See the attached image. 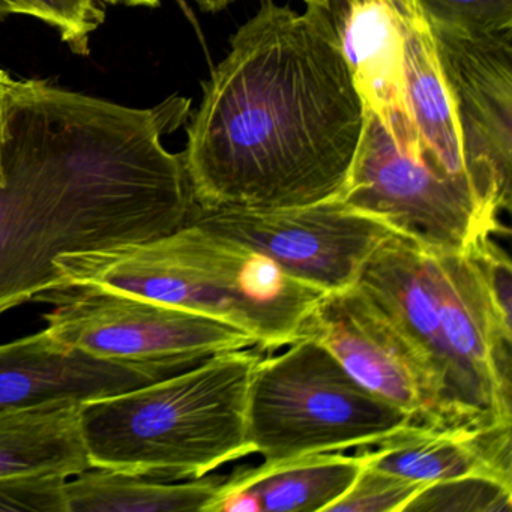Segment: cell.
<instances>
[{
    "label": "cell",
    "mask_w": 512,
    "mask_h": 512,
    "mask_svg": "<svg viewBox=\"0 0 512 512\" xmlns=\"http://www.w3.org/2000/svg\"><path fill=\"white\" fill-rule=\"evenodd\" d=\"M199 5L200 10L203 13H220V11L226 10L229 5H232L235 0H194Z\"/></svg>",
    "instance_id": "d4e9b609"
},
{
    "label": "cell",
    "mask_w": 512,
    "mask_h": 512,
    "mask_svg": "<svg viewBox=\"0 0 512 512\" xmlns=\"http://www.w3.org/2000/svg\"><path fill=\"white\" fill-rule=\"evenodd\" d=\"M67 481L58 473L0 476V512H67Z\"/></svg>",
    "instance_id": "cb8c5ba5"
},
{
    "label": "cell",
    "mask_w": 512,
    "mask_h": 512,
    "mask_svg": "<svg viewBox=\"0 0 512 512\" xmlns=\"http://www.w3.org/2000/svg\"><path fill=\"white\" fill-rule=\"evenodd\" d=\"M359 287L415 347L439 385L452 428H481L443 335L421 245L392 233L371 254Z\"/></svg>",
    "instance_id": "4fadbf2b"
},
{
    "label": "cell",
    "mask_w": 512,
    "mask_h": 512,
    "mask_svg": "<svg viewBox=\"0 0 512 512\" xmlns=\"http://www.w3.org/2000/svg\"><path fill=\"white\" fill-rule=\"evenodd\" d=\"M299 338L325 347L356 382L410 413L416 424L452 428L430 368L358 284L323 295Z\"/></svg>",
    "instance_id": "30bf717a"
},
{
    "label": "cell",
    "mask_w": 512,
    "mask_h": 512,
    "mask_svg": "<svg viewBox=\"0 0 512 512\" xmlns=\"http://www.w3.org/2000/svg\"><path fill=\"white\" fill-rule=\"evenodd\" d=\"M403 512H512V484L464 475L424 485Z\"/></svg>",
    "instance_id": "ffe728a7"
},
{
    "label": "cell",
    "mask_w": 512,
    "mask_h": 512,
    "mask_svg": "<svg viewBox=\"0 0 512 512\" xmlns=\"http://www.w3.org/2000/svg\"><path fill=\"white\" fill-rule=\"evenodd\" d=\"M431 31L478 37L512 29V0H415Z\"/></svg>",
    "instance_id": "7402d4cb"
},
{
    "label": "cell",
    "mask_w": 512,
    "mask_h": 512,
    "mask_svg": "<svg viewBox=\"0 0 512 512\" xmlns=\"http://www.w3.org/2000/svg\"><path fill=\"white\" fill-rule=\"evenodd\" d=\"M263 353L257 346L215 353L166 379L82 404L89 463L173 482L254 454L248 389Z\"/></svg>",
    "instance_id": "277c9868"
},
{
    "label": "cell",
    "mask_w": 512,
    "mask_h": 512,
    "mask_svg": "<svg viewBox=\"0 0 512 512\" xmlns=\"http://www.w3.org/2000/svg\"><path fill=\"white\" fill-rule=\"evenodd\" d=\"M362 466L361 455L320 452L239 467L224 484L250 493L260 512H326L349 490Z\"/></svg>",
    "instance_id": "e0dca14e"
},
{
    "label": "cell",
    "mask_w": 512,
    "mask_h": 512,
    "mask_svg": "<svg viewBox=\"0 0 512 512\" xmlns=\"http://www.w3.org/2000/svg\"><path fill=\"white\" fill-rule=\"evenodd\" d=\"M404 29L406 103L422 154L464 176L460 130L436 40L415 0H395ZM469 181V179H467Z\"/></svg>",
    "instance_id": "2e32d148"
},
{
    "label": "cell",
    "mask_w": 512,
    "mask_h": 512,
    "mask_svg": "<svg viewBox=\"0 0 512 512\" xmlns=\"http://www.w3.org/2000/svg\"><path fill=\"white\" fill-rule=\"evenodd\" d=\"M412 422L308 338L262 356L248 389V439L266 463L368 448Z\"/></svg>",
    "instance_id": "5b68a950"
},
{
    "label": "cell",
    "mask_w": 512,
    "mask_h": 512,
    "mask_svg": "<svg viewBox=\"0 0 512 512\" xmlns=\"http://www.w3.org/2000/svg\"><path fill=\"white\" fill-rule=\"evenodd\" d=\"M460 130L464 172L488 217L511 211L512 29L464 37L434 32Z\"/></svg>",
    "instance_id": "9c48e42d"
},
{
    "label": "cell",
    "mask_w": 512,
    "mask_h": 512,
    "mask_svg": "<svg viewBox=\"0 0 512 512\" xmlns=\"http://www.w3.org/2000/svg\"><path fill=\"white\" fill-rule=\"evenodd\" d=\"M424 485L364 464L349 490L326 512H403Z\"/></svg>",
    "instance_id": "603a6c76"
},
{
    "label": "cell",
    "mask_w": 512,
    "mask_h": 512,
    "mask_svg": "<svg viewBox=\"0 0 512 512\" xmlns=\"http://www.w3.org/2000/svg\"><path fill=\"white\" fill-rule=\"evenodd\" d=\"M422 247V245H421ZM443 335L481 424L512 422V331L466 250L422 247Z\"/></svg>",
    "instance_id": "8fae6325"
},
{
    "label": "cell",
    "mask_w": 512,
    "mask_h": 512,
    "mask_svg": "<svg viewBox=\"0 0 512 512\" xmlns=\"http://www.w3.org/2000/svg\"><path fill=\"white\" fill-rule=\"evenodd\" d=\"M11 77L4 70H0V146H2V116H4V100L7 94L8 85Z\"/></svg>",
    "instance_id": "484cf974"
},
{
    "label": "cell",
    "mask_w": 512,
    "mask_h": 512,
    "mask_svg": "<svg viewBox=\"0 0 512 512\" xmlns=\"http://www.w3.org/2000/svg\"><path fill=\"white\" fill-rule=\"evenodd\" d=\"M187 221L263 254L323 293L353 286L374 250L394 233L335 199L277 209L193 205Z\"/></svg>",
    "instance_id": "ba28073f"
},
{
    "label": "cell",
    "mask_w": 512,
    "mask_h": 512,
    "mask_svg": "<svg viewBox=\"0 0 512 512\" xmlns=\"http://www.w3.org/2000/svg\"><path fill=\"white\" fill-rule=\"evenodd\" d=\"M335 200L434 250H466L485 236L509 233L485 214L467 178L431 155H410L367 109L349 176Z\"/></svg>",
    "instance_id": "8992f818"
},
{
    "label": "cell",
    "mask_w": 512,
    "mask_h": 512,
    "mask_svg": "<svg viewBox=\"0 0 512 512\" xmlns=\"http://www.w3.org/2000/svg\"><path fill=\"white\" fill-rule=\"evenodd\" d=\"M512 422L440 428L412 422L361 449L365 466L419 484L487 475L512 484Z\"/></svg>",
    "instance_id": "9a60e30c"
},
{
    "label": "cell",
    "mask_w": 512,
    "mask_h": 512,
    "mask_svg": "<svg viewBox=\"0 0 512 512\" xmlns=\"http://www.w3.org/2000/svg\"><path fill=\"white\" fill-rule=\"evenodd\" d=\"M62 284H88L203 314L245 332L263 352L298 340L326 293L290 277L272 260L199 224L169 235L53 263Z\"/></svg>",
    "instance_id": "3957f363"
},
{
    "label": "cell",
    "mask_w": 512,
    "mask_h": 512,
    "mask_svg": "<svg viewBox=\"0 0 512 512\" xmlns=\"http://www.w3.org/2000/svg\"><path fill=\"white\" fill-rule=\"evenodd\" d=\"M190 98L149 109L47 80L8 85L0 146V314L64 286L55 260L151 241L193 208L182 154L163 140Z\"/></svg>",
    "instance_id": "6da1fadb"
},
{
    "label": "cell",
    "mask_w": 512,
    "mask_h": 512,
    "mask_svg": "<svg viewBox=\"0 0 512 512\" xmlns=\"http://www.w3.org/2000/svg\"><path fill=\"white\" fill-rule=\"evenodd\" d=\"M226 475L157 481L91 467L65 485L67 512H205Z\"/></svg>",
    "instance_id": "d6986e66"
},
{
    "label": "cell",
    "mask_w": 512,
    "mask_h": 512,
    "mask_svg": "<svg viewBox=\"0 0 512 512\" xmlns=\"http://www.w3.org/2000/svg\"><path fill=\"white\" fill-rule=\"evenodd\" d=\"M197 364L97 358L56 343L46 329L0 344V413L82 406Z\"/></svg>",
    "instance_id": "7c38bea8"
},
{
    "label": "cell",
    "mask_w": 512,
    "mask_h": 512,
    "mask_svg": "<svg viewBox=\"0 0 512 512\" xmlns=\"http://www.w3.org/2000/svg\"><path fill=\"white\" fill-rule=\"evenodd\" d=\"M307 7L320 8V10L331 11L335 0H304Z\"/></svg>",
    "instance_id": "83f0119b"
},
{
    "label": "cell",
    "mask_w": 512,
    "mask_h": 512,
    "mask_svg": "<svg viewBox=\"0 0 512 512\" xmlns=\"http://www.w3.org/2000/svg\"><path fill=\"white\" fill-rule=\"evenodd\" d=\"M329 13L362 107L400 148L421 157L406 103L404 29L395 0H335Z\"/></svg>",
    "instance_id": "5bb4252c"
},
{
    "label": "cell",
    "mask_w": 512,
    "mask_h": 512,
    "mask_svg": "<svg viewBox=\"0 0 512 512\" xmlns=\"http://www.w3.org/2000/svg\"><path fill=\"white\" fill-rule=\"evenodd\" d=\"M34 301L50 337L68 349L128 362L199 364L215 353L256 346L253 337L203 314L88 284H65Z\"/></svg>",
    "instance_id": "52a82bcc"
},
{
    "label": "cell",
    "mask_w": 512,
    "mask_h": 512,
    "mask_svg": "<svg viewBox=\"0 0 512 512\" xmlns=\"http://www.w3.org/2000/svg\"><path fill=\"white\" fill-rule=\"evenodd\" d=\"M104 2L112 5H125V7H160V0H104Z\"/></svg>",
    "instance_id": "4316f807"
},
{
    "label": "cell",
    "mask_w": 512,
    "mask_h": 512,
    "mask_svg": "<svg viewBox=\"0 0 512 512\" xmlns=\"http://www.w3.org/2000/svg\"><path fill=\"white\" fill-rule=\"evenodd\" d=\"M362 121L331 13L260 0L188 119L181 154L194 205L277 209L335 199Z\"/></svg>",
    "instance_id": "7a4b0ae2"
},
{
    "label": "cell",
    "mask_w": 512,
    "mask_h": 512,
    "mask_svg": "<svg viewBox=\"0 0 512 512\" xmlns=\"http://www.w3.org/2000/svg\"><path fill=\"white\" fill-rule=\"evenodd\" d=\"M28 16L58 32L71 52L88 56L91 37L106 22L104 0H0V22Z\"/></svg>",
    "instance_id": "44dd1931"
},
{
    "label": "cell",
    "mask_w": 512,
    "mask_h": 512,
    "mask_svg": "<svg viewBox=\"0 0 512 512\" xmlns=\"http://www.w3.org/2000/svg\"><path fill=\"white\" fill-rule=\"evenodd\" d=\"M80 406L0 413V476L91 469L79 424Z\"/></svg>",
    "instance_id": "ac0fdd59"
}]
</instances>
